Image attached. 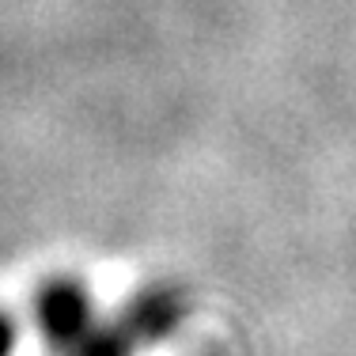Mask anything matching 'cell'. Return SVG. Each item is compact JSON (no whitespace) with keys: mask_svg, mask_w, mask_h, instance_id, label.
I'll use <instances>...</instances> for the list:
<instances>
[{"mask_svg":"<svg viewBox=\"0 0 356 356\" xmlns=\"http://www.w3.org/2000/svg\"><path fill=\"white\" fill-rule=\"evenodd\" d=\"M35 322L49 356H133L163 326V307L156 300L129 307L122 318L106 322L95 311L88 288L69 277L38 288Z\"/></svg>","mask_w":356,"mask_h":356,"instance_id":"obj_1","label":"cell"},{"mask_svg":"<svg viewBox=\"0 0 356 356\" xmlns=\"http://www.w3.org/2000/svg\"><path fill=\"white\" fill-rule=\"evenodd\" d=\"M15 345H19V326L0 307V356H15Z\"/></svg>","mask_w":356,"mask_h":356,"instance_id":"obj_2","label":"cell"}]
</instances>
